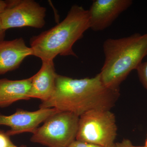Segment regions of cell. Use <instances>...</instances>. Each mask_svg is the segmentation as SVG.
I'll return each instance as SVG.
<instances>
[{
  "mask_svg": "<svg viewBox=\"0 0 147 147\" xmlns=\"http://www.w3.org/2000/svg\"><path fill=\"white\" fill-rule=\"evenodd\" d=\"M119 95V90L105 86L99 73L81 79L57 74L54 93L48 100L41 102L39 108H55L80 117L90 110H110Z\"/></svg>",
  "mask_w": 147,
  "mask_h": 147,
  "instance_id": "obj_1",
  "label": "cell"
},
{
  "mask_svg": "<svg viewBox=\"0 0 147 147\" xmlns=\"http://www.w3.org/2000/svg\"><path fill=\"white\" fill-rule=\"evenodd\" d=\"M90 29L88 10L71 6L63 21L30 39L32 55L42 61L54 60L58 55L77 57L73 45Z\"/></svg>",
  "mask_w": 147,
  "mask_h": 147,
  "instance_id": "obj_2",
  "label": "cell"
},
{
  "mask_svg": "<svg viewBox=\"0 0 147 147\" xmlns=\"http://www.w3.org/2000/svg\"><path fill=\"white\" fill-rule=\"evenodd\" d=\"M105 60L100 74L106 87L119 90L120 86L147 55V33L119 38H108L103 44Z\"/></svg>",
  "mask_w": 147,
  "mask_h": 147,
  "instance_id": "obj_3",
  "label": "cell"
},
{
  "mask_svg": "<svg viewBox=\"0 0 147 147\" xmlns=\"http://www.w3.org/2000/svg\"><path fill=\"white\" fill-rule=\"evenodd\" d=\"M79 120L74 113L59 111L36 129L30 141L47 147H69L76 140Z\"/></svg>",
  "mask_w": 147,
  "mask_h": 147,
  "instance_id": "obj_4",
  "label": "cell"
},
{
  "mask_svg": "<svg viewBox=\"0 0 147 147\" xmlns=\"http://www.w3.org/2000/svg\"><path fill=\"white\" fill-rule=\"evenodd\" d=\"M117 130L115 117L110 110H90L79 117L76 140L111 146L115 144Z\"/></svg>",
  "mask_w": 147,
  "mask_h": 147,
  "instance_id": "obj_5",
  "label": "cell"
},
{
  "mask_svg": "<svg viewBox=\"0 0 147 147\" xmlns=\"http://www.w3.org/2000/svg\"><path fill=\"white\" fill-rule=\"evenodd\" d=\"M7 6L0 13V20L6 31L29 27L41 29L45 24L47 9L33 0L6 1Z\"/></svg>",
  "mask_w": 147,
  "mask_h": 147,
  "instance_id": "obj_6",
  "label": "cell"
},
{
  "mask_svg": "<svg viewBox=\"0 0 147 147\" xmlns=\"http://www.w3.org/2000/svg\"><path fill=\"white\" fill-rule=\"evenodd\" d=\"M59 112L55 108H39L34 111L18 109L10 115H5L0 113V126L10 127L6 131L9 136L26 133H33L40 124L53 114Z\"/></svg>",
  "mask_w": 147,
  "mask_h": 147,
  "instance_id": "obj_7",
  "label": "cell"
},
{
  "mask_svg": "<svg viewBox=\"0 0 147 147\" xmlns=\"http://www.w3.org/2000/svg\"><path fill=\"white\" fill-rule=\"evenodd\" d=\"M131 0H94L89 9L90 29L94 32L110 26L132 5Z\"/></svg>",
  "mask_w": 147,
  "mask_h": 147,
  "instance_id": "obj_8",
  "label": "cell"
},
{
  "mask_svg": "<svg viewBox=\"0 0 147 147\" xmlns=\"http://www.w3.org/2000/svg\"><path fill=\"white\" fill-rule=\"evenodd\" d=\"M30 55L32 49L27 46L23 38L0 41V75L17 69Z\"/></svg>",
  "mask_w": 147,
  "mask_h": 147,
  "instance_id": "obj_9",
  "label": "cell"
},
{
  "mask_svg": "<svg viewBox=\"0 0 147 147\" xmlns=\"http://www.w3.org/2000/svg\"><path fill=\"white\" fill-rule=\"evenodd\" d=\"M57 74L53 60L42 61L39 71L32 76L30 98H38L41 102L49 99L55 92Z\"/></svg>",
  "mask_w": 147,
  "mask_h": 147,
  "instance_id": "obj_10",
  "label": "cell"
},
{
  "mask_svg": "<svg viewBox=\"0 0 147 147\" xmlns=\"http://www.w3.org/2000/svg\"><path fill=\"white\" fill-rule=\"evenodd\" d=\"M32 77L22 80L0 79V108L8 107L19 100H30Z\"/></svg>",
  "mask_w": 147,
  "mask_h": 147,
  "instance_id": "obj_11",
  "label": "cell"
},
{
  "mask_svg": "<svg viewBox=\"0 0 147 147\" xmlns=\"http://www.w3.org/2000/svg\"><path fill=\"white\" fill-rule=\"evenodd\" d=\"M136 70L139 81L147 90V61L141 63Z\"/></svg>",
  "mask_w": 147,
  "mask_h": 147,
  "instance_id": "obj_12",
  "label": "cell"
},
{
  "mask_svg": "<svg viewBox=\"0 0 147 147\" xmlns=\"http://www.w3.org/2000/svg\"><path fill=\"white\" fill-rule=\"evenodd\" d=\"M12 143L6 132L0 130V147H9Z\"/></svg>",
  "mask_w": 147,
  "mask_h": 147,
  "instance_id": "obj_13",
  "label": "cell"
},
{
  "mask_svg": "<svg viewBox=\"0 0 147 147\" xmlns=\"http://www.w3.org/2000/svg\"><path fill=\"white\" fill-rule=\"evenodd\" d=\"M69 147H114V145L109 147L101 146H98V145L89 144V143L80 142V141L76 140Z\"/></svg>",
  "mask_w": 147,
  "mask_h": 147,
  "instance_id": "obj_14",
  "label": "cell"
},
{
  "mask_svg": "<svg viewBox=\"0 0 147 147\" xmlns=\"http://www.w3.org/2000/svg\"><path fill=\"white\" fill-rule=\"evenodd\" d=\"M114 147H145L134 146L128 139H124L121 142L115 143Z\"/></svg>",
  "mask_w": 147,
  "mask_h": 147,
  "instance_id": "obj_15",
  "label": "cell"
},
{
  "mask_svg": "<svg viewBox=\"0 0 147 147\" xmlns=\"http://www.w3.org/2000/svg\"><path fill=\"white\" fill-rule=\"evenodd\" d=\"M6 30L4 29L0 20V41L4 40L5 36Z\"/></svg>",
  "mask_w": 147,
  "mask_h": 147,
  "instance_id": "obj_16",
  "label": "cell"
},
{
  "mask_svg": "<svg viewBox=\"0 0 147 147\" xmlns=\"http://www.w3.org/2000/svg\"><path fill=\"white\" fill-rule=\"evenodd\" d=\"M7 6V3L5 1L0 0V13H2L5 9Z\"/></svg>",
  "mask_w": 147,
  "mask_h": 147,
  "instance_id": "obj_17",
  "label": "cell"
},
{
  "mask_svg": "<svg viewBox=\"0 0 147 147\" xmlns=\"http://www.w3.org/2000/svg\"><path fill=\"white\" fill-rule=\"evenodd\" d=\"M17 147V146H15L14 144H13V143H11V144L10 147Z\"/></svg>",
  "mask_w": 147,
  "mask_h": 147,
  "instance_id": "obj_18",
  "label": "cell"
},
{
  "mask_svg": "<svg viewBox=\"0 0 147 147\" xmlns=\"http://www.w3.org/2000/svg\"><path fill=\"white\" fill-rule=\"evenodd\" d=\"M145 147H147V137L146 139V142H145V144L144 146Z\"/></svg>",
  "mask_w": 147,
  "mask_h": 147,
  "instance_id": "obj_19",
  "label": "cell"
}]
</instances>
